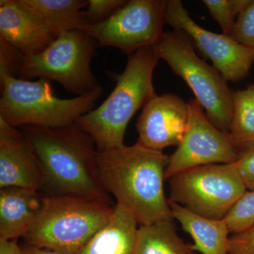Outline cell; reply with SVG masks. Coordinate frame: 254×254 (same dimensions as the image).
I'll return each instance as SVG.
<instances>
[{
  "label": "cell",
  "mask_w": 254,
  "mask_h": 254,
  "mask_svg": "<svg viewBox=\"0 0 254 254\" xmlns=\"http://www.w3.org/2000/svg\"><path fill=\"white\" fill-rule=\"evenodd\" d=\"M170 155L135 144L98 151L97 164L105 190L140 225L174 220L164 190Z\"/></svg>",
  "instance_id": "6da1fadb"
},
{
  "label": "cell",
  "mask_w": 254,
  "mask_h": 254,
  "mask_svg": "<svg viewBox=\"0 0 254 254\" xmlns=\"http://www.w3.org/2000/svg\"><path fill=\"white\" fill-rule=\"evenodd\" d=\"M25 133L39 160L48 195H67L111 205L100 182L98 150L88 133L76 125L46 128L18 127Z\"/></svg>",
  "instance_id": "7a4b0ae2"
},
{
  "label": "cell",
  "mask_w": 254,
  "mask_h": 254,
  "mask_svg": "<svg viewBox=\"0 0 254 254\" xmlns=\"http://www.w3.org/2000/svg\"><path fill=\"white\" fill-rule=\"evenodd\" d=\"M159 60L155 46L142 48L128 56L123 73L114 76L116 86L108 98L75 123L93 138L98 151L125 145L130 120L156 95L153 76Z\"/></svg>",
  "instance_id": "3957f363"
},
{
  "label": "cell",
  "mask_w": 254,
  "mask_h": 254,
  "mask_svg": "<svg viewBox=\"0 0 254 254\" xmlns=\"http://www.w3.org/2000/svg\"><path fill=\"white\" fill-rule=\"evenodd\" d=\"M0 119L14 127L60 128L74 125L93 110L103 92L100 85L85 94L62 99L55 95L47 78L31 81L7 74L0 76Z\"/></svg>",
  "instance_id": "277c9868"
},
{
  "label": "cell",
  "mask_w": 254,
  "mask_h": 254,
  "mask_svg": "<svg viewBox=\"0 0 254 254\" xmlns=\"http://www.w3.org/2000/svg\"><path fill=\"white\" fill-rule=\"evenodd\" d=\"M115 207L104 202L44 195L41 213L23 237L28 245L76 254L109 222Z\"/></svg>",
  "instance_id": "5b68a950"
},
{
  "label": "cell",
  "mask_w": 254,
  "mask_h": 254,
  "mask_svg": "<svg viewBox=\"0 0 254 254\" xmlns=\"http://www.w3.org/2000/svg\"><path fill=\"white\" fill-rule=\"evenodd\" d=\"M155 50L174 73L193 91L214 126L230 132L233 109V91L213 66L200 59L190 38L181 31L165 32Z\"/></svg>",
  "instance_id": "8992f818"
},
{
  "label": "cell",
  "mask_w": 254,
  "mask_h": 254,
  "mask_svg": "<svg viewBox=\"0 0 254 254\" xmlns=\"http://www.w3.org/2000/svg\"><path fill=\"white\" fill-rule=\"evenodd\" d=\"M97 46L83 30L64 32L41 53L23 55L18 75L24 80L47 78L77 96L85 94L100 86L91 68Z\"/></svg>",
  "instance_id": "52a82bcc"
},
{
  "label": "cell",
  "mask_w": 254,
  "mask_h": 254,
  "mask_svg": "<svg viewBox=\"0 0 254 254\" xmlns=\"http://www.w3.org/2000/svg\"><path fill=\"white\" fill-rule=\"evenodd\" d=\"M170 180L169 200L204 218L222 220L247 191L236 164L184 170Z\"/></svg>",
  "instance_id": "ba28073f"
},
{
  "label": "cell",
  "mask_w": 254,
  "mask_h": 254,
  "mask_svg": "<svg viewBox=\"0 0 254 254\" xmlns=\"http://www.w3.org/2000/svg\"><path fill=\"white\" fill-rule=\"evenodd\" d=\"M165 0H131L102 22L83 28L98 46L114 47L128 56L155 46L165 32Z\"/></svg>",
  "instance_id": "9c48e42d"
},
{
  "label": "cell",
  "mask_w": 254,
  "mask_h": 254,
  "mask_svg": "<svg viewBox=\"0 0 254 254\" xmlns=\"http://www.w3.org/2000/svg\"><path fill=\"white\" fill-rule=\"evenodd\" d=\"M189 124L186 133L175 153L170 155L165 180L195 167L236 163L244 150L230 133L214 126L196 99L188 102Z\"/></svg>",
  "instance_id": "30bf717a"
},
{
  "label": "cell",
  "mask_w": 254,
  "mask_h": 254,
  "mask_svg": "<svg viewBox=\"0 0 254 254\" xmlns=\"http://www.w3.org/2000/svg\"><path fill=\"white\" fill-rule=\"evenodd\" d=\"M165 24L186 33L227 81L239 82L250 74L254 49L237 43L231 36L205 30L190 18L180 0H165Z\"/></svg>",
  "instance_id": "8fae6325"
},
{
  "label": "cell",
  "mask_w": 254,
  "mask_h": 254,
  "mask_svg": "<svg viewBox=\"0 0 254 254\" xmlns=\"http://www.w3.org/2000/svg\"><path fill=\"white\" fill-rule=\"evenodd\" d=\"M189 115L188 103L178 95H155L143 107L137 120V142L158 151L170 146H178L186 133Z\"/></svg>",
  "instance_id": "7c38bea8"
},
{
  "label": "cell",
  "mask_w": 254,
  "mask_h": 254,
  "mask_svg": "<svg viewBox=\"0 0 254 254\" xmlns=\"http://www.w3.org/2000/svg\"><path fill=\"white\" fill-rule=\"evenodd\" d=\"M44 173L27 137L0 119V189L44 190Z\"/></svg>",
  "instance_id": "4fadbf2b"
},
{
  "label": "cell",
  "mask_w": 254,
  "mask_h": 254,
  "mask_svg": "<svg viewBox=\"0 0 254 254\" xmlns=\"http://www.w3.org/2000/svg\"><path fill=\"white\" fill-rule=\"evenodd\" d=\"M54 35L21 0L0 1V39L23 55L38 54L53 43Z\"/></svg>",
  "instance_id": "5bb4252c"
},
{
  "label": "cell",
  "mask_w": 254,
  "mask_h": 254,
  "mask_svg": "<svg viewBox=\"0 0 254 254\" xmlns=\"http://www.w3.org/2000/svg\"><path fill=\"white\" fill-rule=\"evenodd\" d=\"M44 195L21 187L0 189V239L23 237L41 213Z\"/></svg>",
  "instance_id": "9a60e30c"
},
{
  "label": "cell",
  "mask_w": 254,
  "mask_h": 254,
  "mask_svg": "<svg viewBox=\"0 0 254 254\" xmlns=\"http://www.w3.org/2000/svg\"><path fill=\"white\" fill-rule=\"evenodd\" d=\"M174 220L193 239L192 250L202 254H229L230 230L225 220H215L196 215L168 199Z\"/></svg>",
  "instance_id": "2e32d148"
},
{
  "label": "cell",
  "mask_w": 254,
  "mask_h": 254,
  "mask_svg": "<svg viewBox=\"0 0 254 254\" xmlns=\"http://www.w3.org/2000/svg\"><path fill=\"white\" fill-rule=\"evenodd\" d=\"M138 225L127 209L116 204L109 222L76 254H133Z\"/></svg>",
  "instance_id": "e0dca14e"
},
{
  "label": "cell",
  "mask_w": 254,
  "mask_h": 254,
  "mask_svg": "<svg viewBox=\"0 0 254 254\" xmlns=\"http://www.w3.org/2000/svg\"><path fill=\"white\" fill-rule=\"evenodd\" d=\"M21 3L37 15L55 38L64 32L88 26L85 0H21Z\"/></svg>",
  "instance_id": "ac0fdd59"
},
{
  "label": "cell",
  "mask_w": 254,
  "mask_h": 254,
  "mask_svg": "<svg viewBox=\"0 0 254 254\" xmlns=\"http://www.w3.org/2000/svg\"><path fill=\"white\" fill-rule=\"evenodd\" d=\"M133 254H195V252L177 235L175 222L170 220L141 225Z\"/></svg>",
  "instance_id": "d6986e66"
},
{
  "label": "cell",
  "mask_w": 254,
  "mask_h": 254,
  "mask_svg": "<svg viewBox=\"0 0 254 254\" xmlns=\"http://www.w3.org/2000/svg\"><path fill=\"white\" fill-rule=\"evenodd\" d=\"M242 150L254 147V83L233 92V109L230 132Z\"/></svg>",
  "instance_id": "ffe728a7"
},
{
  "label": "cell",
  "mask_w": 254,
  "mask_h": 254,
  "mask_svg": "<svg viewBox=\"0 0 254 254\" xmlns=\"http://www.w3.org/2000/svg\"><path fill=\"white\" fill-rule=\"evenodd\" d=\"M251 0H203L212 18L218 23L223 34L231 36L239 15Z\"/></svg>",
  "instance_id": "44dd1931"
},
{
  "label": "cell",
  "mask_w": 254,
  "mask_h": 254,
  "mask_svg": "<svg viewBox=\"0 0 254 254\" xmlns=\"http://www.w3.org/2000/svg\"><path fill=\"white\" fill-rule=\"evenodd\" d=\"M230 232L235 234L254 225V190H247L224 218Z\"/></svg>",
  "instance_id": "7402d4cb"
},
{
  "label": "cell",
  "mask_w": 254,
  "mask_h": 254,
  "mask_svg": "<svg viewBox=\"0 0 254 254\" xmlns=\"http://www.w3.org/2000/svg\"><path fill=\"white\" fill-rule=\"evenodd\" d=\"M230 36L237 43L254 49V0H251L239 15Z\"/></svg>",
  "instance_id": "603a6c76"
},
{
  "label": "cell",
  "mask_w": 254,
  "mask_h": 254,
  "mask_svg": "<svg viewBox=\"0 0 254 254\" xmlns=\"http://www.w3.org/2000/svg\"><path fill=\"white\" fill-rule=\"evenodd\" d=\"M127 1L125 0H88L85 14L88 25L105 21L117 10L126 4Z\"/></svg>",
  "instance_id": "cb8c5ba5"
},
{
  "label": "cell",
  "mask_w": 254,
  "mask_h": 254,
  "mask_svg": "<svg viewBox=\"0 0 254 254\" xmlns=\"http://www.w3.org/2000/svg\"><path fill=\"white\" fill-rule=\"evenodd\" d=\"M22 58L23 55L16 48L0 39V76L18 74Z\"/></svg>",
  "instance_id": "d4e9b609"
},
{
  "label": "cell",
  "mask_w": 254,
  "mask_h": 254,
  "mask_svg": "<svg viewBox=\"0 0 254 254\" xmlns=\"http://www.w3.org/2000/svg\"><path fill=\"white\" fill-rule=\"evenodd\" d=\"M229 254H254V225L230 237Z\"/></svg>",
  "instance_id": "484cf974"
},
{
  "label": "cell",
  "mask_w": 254,
  "mask_h": 254,
  "mask_svg": "<svg viewBox=\"0 0 254 254\" xmlns=\"http://www.w3.org/2000/svg\"><path fill=\"white\" fill-rule=\"evenodd\" d=\"M235 164L247 190H254V147L245 148Z\"/></svg>",
  "instance_id": "4316f807"
},
{
  "label": "cell",
  "mask_w": 254,
  "mask_h": 254,
  "mask_svg": "<svg viewBox=\"0 0 254 254\" xmlns=\"http://www.w3.org/2000/svg\"><path fill=\"white\" fill-rule=\"evenodd\" d=\"M0 254H21V247L17 240H5L0 239Z\"/></svg>",
  "instance_id": "83f0119b"
},
{
  "label": "cell",
  "mask_w": 254,
  "mask_h": 254,
  "mask_svg": "<svg viewBox=\"0 0 254 254\" xmlns=\"http://www.w3.org/2000/svg\"><path fill=\"white\" fill-rule=\"evenodd\" d=\"M21 254H60L53 251L44 248L33 247L28 245L27 247L21 248Z\"/></svg>",
  "instance_id": "f1b7e54d"
}]
</instances>
